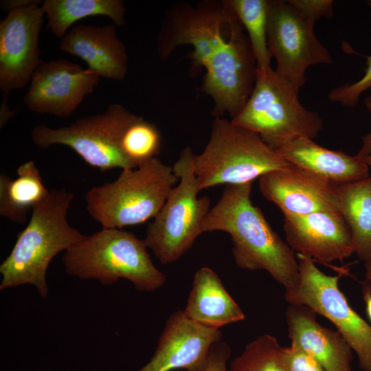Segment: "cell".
Listing matches in <instances>:
<instances>
[{
  "mask_svg": "<svg viewBox=\"0 0 371 371\" xmlns=\"http://www.w3.org/2000/svg\"><path fill=\"white\" fill-rule=\"evenodd\" d=\"M183 312L194 322L217 329L245 317L219 276L208 267H201L195 273Z\"/></svg>",
  "mask_w": 371,
  "mask_h": 371,
  "instance_id": "obj_20",
  "label": "cell"
},
{
  "mask_svg": "<svg viewBox=\"0 0 371 371\" xmlns=\"http://www.w3.org/2000/svg\"><path fill=\"white\" fill-rule=\"evenodd\" d=\"M41 8L48 28L60 38L72 24L88 16H105L116 26L124 25L125 7L120 0H45Z\"/></svg>",
  "mask_w": 371,
  "mask_h": 371,
  "instance_id": "obj_23",
  "label": "cell"
},
{
  "mask_svg": "<svg viewBox=\"0 0 371 371\" xmlns=\"http://www.w3.org/2000/svg\"><path fill=\"white\" fill-rule=\"evenodd\" d=\"M38 3L8 12L0 23V88L24 87L43 61L38 37L45 14Z\"/></svg>",
  "mask_w": 371,
  "mask_h": 371,
  "instance_id": "obj_12",
  "label": "cell"
},
{
  "mask_svg": "<svg viewBox=\"0 0 371 371\" xmlns=\"http://www.w3.org/2000/svg\"><path fill=\"white\" fill-rule=\"evenodd\" d=\"M308 22L315 25L321 17L333 15L332 0H289L287 1Z\"/></svg>",
  "mask_w": 371,
  "mask_h": 371,
  "instance_id": "obj_29",
  "label": "cell"
},
{
  "mask_svg": "<svg viewBox=\"0 0 371 371\" xmlns=\"http://www.w3.org/2000/svg\"><path fill=\"white\" fill-rule=\"evenodd\" d=\"M231 352V348L227 343H216L212 347L207 363L201 371H228L227 365Z\"/></svg>",
  "mask_w": 371,
  "mask_h": 371,
  "instance_id": "obj_30",
  "label": "cell"
},
{
  "mask_svg": "<svg viewBox=\"0 0 371 371\" xmlns=\"http://www.w3.org/2000/svg\"><path fill=\"white\" fill-rule=\"evenodd\" d=\"M286 242L293 251L323 264L355 253L350 229L339 212L284 216Z\"/></svg>",
  "mask_w": 371,
  "mask_h": 371,
  "instance_id": "obj_15",
  "label": "cell"
},
{
  "mask_svg": "<svg viewBox=\"0 0 371 371\" xmlns=\"http://www.w3.org/2000/svg\"><path fill=\"white\" fill-rule=\"evenodd\" d=\"M364 103L367 109L371 113V93L365 98ZM361 138L362 146L357 155L363 157L371 154V131Z\"/></svg>",
  "mask_w": 371,
  "mask_h": 371,
  "instance_id": "obj_31",
  "label": "cell"
},
{
  "mask_svg": "<svg viewBox=\"0 0 371 371\" xmlns=\"http://www.w3.org/2000/svg\"><path fill=\"white\" fill-rule=\"evenodd\" d=\"M296 256L299 280L285 291V300L291 304L307 306L329 319L357 354L361 368L371 371V326L350 306L339 288V278L345 271L328 276L312 259Z\"/></svg>",
  "mask_w": 371,
  "mask_h": 371,
  "instance_id": "obj_9",
  "label": "cell"
},
{
  "mask_svg": "<svg viewBox=\"0 0 371 371\" xmlns=\"http://www.w3.org/2000/svg\"><path fill=\"white\" fill-rule=\"evenodd\" d=\"M17 177L0 175V215L17 224L27 221L28 212L49 194L35 162L20 165Z\"/></svg>",
  "mask_w": 371,
  "mask_h": 371,
  "instance_id": "obj_21",
  "label": "cell"
},
{
  "mask_svg": "<svg viewBox=\"0 0 371 371\" xmlns=\"http://www.w3.org/2000/svg\"><path fill=\"white\" fill-rule=\"evenodd\" d=\"M366 279L365 280L371 282V259L365 262Z\"/></svg>",
  "mask_w": 371,
  "mask_h": 371,
  "instance_id": "obj_34",
  "label": "cell"
},
{
  "mask_svg": "<svg viewBox=\"0 0 371 371\" xmlns=\"http://www.w3.org/2000/svg\"><path fill=\"white\" fill-rule=\"evenodd\" d=\"M363 159H365L369 168H371V154L363 157Z\"/></svg>",
  "mask_w": 371,
  "mask_h": 371,
  "instance_id": "obj_35",
  "label": "cell"
},
{
  "mask_svg": "<svg viewBox=\"0 0 371 371\" xmlns=\"http://www.w3.org/2000/svg\"><path fill=\"white\" fill-rule=\"evenodd\" d=\"M39 1L36 0H3L1 1L0 5L3 10L9 12L10 10L27 6Z\"/></svg>",
  "mask_w": 371,
  "mask_h": 371,
  "instance_id": "obj_32",
  "label": "cell"
},
{
  "mask_svg": "<svg viewBox=\"0 0 371 371\" xmlns=\"http://www.w3.org/2000/svg\"><path fill=\"white\" fill-rule=\"evenodd\" d=\"M100 76L67 60L42 61L30 80L23 101L34 113L69 116L98 85Z\"/></svg>",
  "mask_w": 371,
  "mask_h": 371,
  "instance_id": "obj_13",
  "label": "cell"
},
{
  "mask_svg": "<svg viewBox=\"0 0 371 371\" xmlns=\"http://www.w3.org/2000/svg\"><path fill=\"white\" fill-rule=\"evenodd\" d=\"M366 57L367 67L363 76L354 83H347L332 89L328 95L330 101L344 106L355 107L361 94L371 88V56Z\"/></svg>",
  "mask_w": 371,
  "mask_h": 371,
  "instance_id": "obj_27",
  "label": "cell"
},
{
  "mask_svg": "<svg viewBox=\"0 0 371 371\" xmlns=\"http://www.w3.org/2000/svg\"><path fill=\"white\" fill-rule=\"evenodd\" d=\"M134 115L122 105L111 104L102 113L79 118L67 126L54 128L38 124L32 128L31 137L41 148L67 146L101 171L133 169L120 152V140Z\"/></svg>",
  "mask_w": 371,
  "mask_h": 371,
  "instance_id": "obj_10",
  "label": "cell"
},
{
  "mask_svg": "<svg viewBox=\"0 0 371 371\" xmlns=\"http://www.w3.org/2000/svg\"><path fill=\"white\" fill-rule=\"evenodd\" d=\"M338 209L352 237L355 253L364 262L371 259V176L337 186Z\"/></svg>",
  "mask_w": 371,
  "mask_h": 371,
  "instance_id": "obj_22",
  "label": "cell"
},
{
  "mask_svg": "<svg viewBox=\"0 0 371 371\" xmlns=\"http://www.w3.org/2000/svg\"><path fill=\"white\" fill-rule=\"evenodd\" d=\"M178 180L172 167L155 157L90 189L85 195L86 209L103 228L142 224L156 216Z\"/></svg>",
  "mask_w": 371,
  "mask_h": 371,
  "instance_id": "obj_5",
  "label": "cell"
},
{
  "mask_svg": "<svg viewBox=\"0 0 371 371\" xmlns=\"http://www.w3.org/2000/svg\"><path fill=\"white\" fill-rule=\"evenodd\" d=\"M60 49L83 60L100 77L122 80L126 75V49L114 23L76 25L60 38Z\"/></svg>",
  "mask_w": 371,
  "mask_h": 371,
  "instance_id": "obj_18",
  "label": "cell"
},
{
  "mask_svg": "<svg viewBox=\"0 0 371 371\" xmlns=\"http://www.w3.org/2000/svg\"><path fill=\"white\" fill-rule=\"evenodd\" d=\"M282 348L275 337L262 335L245 346L231 361L227 370L286 371L281 360Z\"/></svg>",
  "mask_w": 371,
  "mask_h": 371,
  "instance_id": "obj_26",
  "label": "cell"
},
{
  "mask_svg": "<svg viewBox=\"0 0 371 371\" xmlns=\"http://www.w3.org/2000/svg\"><path fill=\"white\" fill-rule=\"evenodd\" d=\"M242 26L228 1H205L173 10L159 36L163 59L177 45L193 47L194 65L206 69L203 90L219 113L241 109L254 87L256 63Z\"/></svg>",
  "mask_w": 371,
  "mask_h": 371,
  "instance_id": "obj_1",
  "label": "cell"
},
{
  "mask_svg": "<svg viewBox=\"0 0 371 371\" xmlns=\"http://www.w3.org/2000/svg\"><path fill=\"white\" fill-rule=\"evenodd\" d=\"M194 160L201 191L253 182L267 172L292 166L258 134L221 117H215L210 139Z\"/></svg>",
  "mask_w": 371,
  "mask_h": 371,
  "instance_id": "obj_6",
  "label": "cell"
},
{
  "mask_svg": "<svg viewBox=\"0 0 371 371\" xmlns=\"http://www.w3.org/2000/svg\"><path fill=\"white\" fill-rule=\"evenodd\" d=\"M235 14L248 34L256 68L271 67L272 58L267 43L268 0H229Z\"/></svg>",
  "mask_w": 371,
  "mask_h": 371,
  "instance_id": "obj_24",
  "label": "cell"
},
{
  "mask_svg": "<svg viewBox=\"0 0 371 371\" xmlns=\"http://www.w3.org/2000/svg\"><path fill=\"white\" fill-rule=\"evenodd\" d=\"M293 85L271 67L256 68L252 92L232 124L258 134L263 140L303 135L316 137L322 128L319 115L306 109Z\"/></svg>",
  "mask_w": 371,
  "mask_h": 371,
  "instance_id": "obj_8",
  "label": "cell"
},
{
  "mask_svg": "<svg viewBox=\"0 0 371 371\" xmlns=\"http://www.w3.org/2000/svg\"><path fill=\"white\" fill-rule=\"evenodd\" d=\"M363 297L366 303V312L371 321V282L365 280L362 286Z\"/></svg>",
  "mask_w": 371,
  "mask_h": 371,
  "instance_id": "obj_33",
  "label": "cell"
},
{
  "mask_svg": "<svg viewBox=\"0 0 371 371\" xmlns=\"http://www.w3.org/2000/svg\"><path fill=\"white\" fill-rule=\"evenodd\" d=\"M252 182L225 186L218 202L204 218L201 229L223 231L232 239L236 265L267 271L285 291L299 280L297 258L251 200Z\"/></svg>",
  "mask_w": 371,
  "mask_h": 371,
  "instance_id": "obj_2",
  "label": "cell"
},
{
  "mask_svg": "<svg viewBox=\"0 0 371 371\" xmlns=\"http://www.w3.org/2000/svg\"><path fill=\"white\" fill-rule=\"evenodd\" d=\"M264 141L289 163L335 185L352 183L369 177L370 168L363 157L328 149L310 137L294 135Z\"/></svg>",
  "mask_w": 371,
  "mask_h": 371,
  "instance_id": "obj_17",
  "label": "cell"
},
{
  "mask_svg": "<svg viewBox=\"0 0 371 371\" xmlns=\"http://www.w3.org/2000/svg\"><path fill=\"white\" fill-rule=\"evenodd\" d=\"M281 360L286 371H326L313 357L292 344L282 347Z\"/></svg>",
  "mask_w": 371,
  "mask_h": 371,
  "instance_id": "obj_28",
  "label": "cell"
},
{
  "mask_svg": "<svg viewBox=\"0 0 371 371\" xmlns=\"http://www.w3.org/2000/svg\"><path fill=\"white\" fill-rule=\"evenodd\" d=\"M315 312L291 304L286 312L292 344L313 357L326 371H352V349L338 331L322 326Z\"/></svg>",
  "mask_w": 371,
  "mask_h": 371,
  "instance_id": "obj_19",
  "label": "cell"
},
{
  "mask_svg": "<svg viewBox=\"0 0 371 371\" xmlns=\"http://www.w3.org/2000/svg\"><path fill=\"white\" fill-rule=\"evenodd\" d=\"M194 155L189 146L181 152L172 166L179 181L146 231V247L163 265L177 261L192 246L210 210L209 197H198Z\"/></svg>",
  "mask_w": 371,
  "mask_h": 371,
  "instance_id": "obj_7",
  "label": "cell"
},
{
  "mask_svg": "<svg viewBox=\"0 0 371 371\" xmlns=\"http://www.w3.org/2000/svg\"><path fill=\"white\" fill-rule=\"evenodd\" d=\"M161 144V134L157 126L135 115L122 133L120 150L126 160L135 168L157 157Z\"/></svg>",
  "mask_w": 371,
  "mask_h": 371,
  "instance_id": "obj_25",
  "label": "cell"
},
{
  "mask_svg": "<svg viewBox=\"0 0 371 371\" xmlns=\"http://www.w3.org/2000/svg\"><path fill=\"white\" fill-rule=\"evenodd\" d=\"M74 197L65 188L52 189L34 205L29 223L0 265L1 291L31 284L42 297H47L46 274L51 261L87 236L67 221Z\"/></svg>",
  "mask_w": 371,
  "mask_h": 371,
  "instance_id": "obj_3",
  "label": "cell"
},
{
  "mask_svg": "<svg viewBox=\"0 0 371 371\" xmlns=\"http://www.w3.org/2000/svg\"><path fill=\"white\" fill-rule=\"evenodd\" d=\"M221 337L220 329L196 323L178 310L167 319L150 360L138 371H201Z\"/></svg>",
  "mask_w": 371,
  "mask_h": 371,
  "instance_id": "obj_14",
  "label": "cell"
},
{
  "mask_svg": "<svg viewBox=\"0 0 371 371\" xmlns=\"http://www.w3.org/2000/svg\"><path fill=\"white\" fill-rule=\"evenodd\" d=\"M144 240L118 228H103L63 254L66 273L81 280H97L111 285L130 281L137 291L152 292L161 287L166 276L153 264Z\"/></svg>",
  "mask_w": 371,
  "mask_h": 371,
  "instance_id": "obj_4",
  "label": "cell"
},
{
  "mask_svg": "<svg viewBox=\"0 0 371 371\" xmlns=\"http://www.w3.org/2000/svg\"><path fill=\"white\" fill-rule=\"evenodd\" d=\"M337 185L292 164L259 178L262 196L284 216L304 215L319 211L339 212Z\"/></svg>",
  "mask_w": 371,
  "mask_h": 371,
  "instance_id": "obj_16",
  "label": "cell"
},
{
  "mask_svg": "<svg viewBox=\"0 0 371 371\" xmlns=\"http://www.w3.org/2000/svg\"><path fill=\"white\" fill-rule=\"evenodd\" d=\"M267 43L276 60L275 71L298 91L306 81L309 67L333 63L330 52L317 38L314 25L287 1H269Z\"/></svg>",
  "mask_w": 371,
  "mask_h": 371,
  "instance_id": "obj_11",
  "label": "cell"
}]
</instances>
